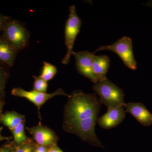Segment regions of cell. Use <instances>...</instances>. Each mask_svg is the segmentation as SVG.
Listing matches in <instances>:
<instances>
[{
    "instance_id": "obj_20",
    "label": "cell",
    "mask_w": 152,
    "mask_h": 152,
    "mask_svg": "<svg viewBox=\"0 0 152 152\" xmlns=\"http://www.w3.org/2000/svg\"><path fill=\"white\" fill-rule=\"evenodd\" d=\"M10 19V17L0 14V33L2 32L3 28L6 22Z\"/></svg>"
},
{
    "instance_id": "obj_16",
    "label": "cell",
    "mask_w": 152,
    "mask_h": 152,
    "mask_svg": "<svg viewBox=\"0 0 152 152\" xmlns=\"http://www.w3.org/2000/svg\"><path fill=\"white\" fill-rule=\"evenodd\" d=\"M25 121L22 122L13 129L10 130L13 136V142L15 144H21L28 138L25 133Z\"/></svg>"
},
{
    "instance_id": "obj_2",
    "label": "cell",
    "mask_w": 152,
    "mask_h": 152,
    "mask_svg": "<svg viewBox=\"0 0 152 152\" xmlns=\"http://www.w3.org/2000/svg\"><path fill=\"white\" fill-rule=\"evenodd\" d=\"M93 89L99 96L101 103L107 108H117L124 105L125 94L123 90L107 78L94 85Z\"/></svg>"
},
{
    "instance_id": "obj_15",
    "label": "cell",
    "mask_w": 152,
    "mask_h": 152,
    "mask_svg": "<svg viewBox=\"0 0 152 152\" xmlns=\"http://www.w3.org/2000/svg\"><path fill=\"white\" fill-rule=\"evenodd\" d=\"M10 77L7 66L0 64V101H4L6 86Z\"/></svg>"
},
{
    "instance_id": "obj_12",
    "label": "cell",
    "mask_w": 152,
    "mask_h": 152,
    "mask_svg": "<svg viewBox=\"0 0 152 152\" xmlns=\"http://www.w3.org/2000/svg\"><path fill=\"white\" fill-rule=\"evenodd\" d=\"M18 53L17 50L2 36L0 37V64L7 67L12 66Z\"/></svg>"
},
{
    "instance_id": "obj_13",
    "label": "cell",
    "mask_w": 152,
    "mask_h": 152,
    "mask_svg": "<svg viewBox=\"0 0 152 152\" xmlns=\"http://www.w3.org/2000/svg\"><path fill=\"white\" fill-rule=\"evenodd\" d=\"M110 60L107 56H94L93 69L99 82L106 78L110 66Z\"/></svg>"
},
{
    "instance_id": "obj_25",
    "label": "cell",
    "mask_w": 152,
    "mask_h": 152,
    "mask_svg": "<svg viewBox=\"0 0 152 152\" xmlns=\"http://www.w3.org/2000/svg\"><path fill=\"white\" fill-rule=\"evenodd\" d=\"M144 5L147 6V7H150L152 8V1H149L147 2L145 4H144Z\"/></svg>"
},
{
    "instance_id": "obj_22",
    "label": "cell",
    "mask_w": 152,
    "mask_h": 152,
    "mask_svg": "<svg viewBox=\"0 0 152 152\" xmlns=\"http://www.w3.org/2000/svg\"><path fill=\"white\" fill-rule=\"evenodd\" d=\"M48 152H64L61 149H60L56 145L50 147L49 148Z\"/></svg>"
},
{
    "instance_id": "obj_23",
    "label": "cell",
    "mask_w": 152,
    "mask_h": 152,
    "mask_svg": "<svg viewBox=\"0 0 152 152\" xmlns=\"http://www.w3.org/2000/svg\"><path fill=\"white\" fill-rule=\"evenodd\" d=\"M3 129V128L2 127H0V142L2 141L3 140H10L12 139L11 137H5V136L2 135L1 132Z\"/></svg>"
},
{
    "instance_id": "obj_8",
    "label": "cell",
    "mask_w": 152,
    "mask_h": 152,
    "mask_svg": "<svg viewBox=\"0 0 152 152\" xmlns=\"http://www.w3.org/2000/svg\"><path fill=\"white\" fill-rule=\"evenodd\" d=\"M76 60V66L79 73L88 79L95 84L97 83L96 77L93 71V66L94 55L88 51L73 52Z\"/></svg>"
},
{
    "instance_id": "obj_17",
    "label": "cell",
    "mask_w": 152,
    "mask_h": 152,
    "mask_svg": "<svg viewBox=\"0 0 152 152\" xmlns=\"http://www.w3.org/2000/svg\"><path fill=\"white\" fill-rule=\"evenodd\" d=\"M36 147L34 142L30 138L19 145L12 142V152H34Z\"/></svg>"
},
{
    "instance_id": "obj_10",
    "label": "cell",
    "mask_w": 152,
    "mask_h": 152,
    "mask_svg": "<svg viewBox=\"0 0 152 152\" xmlns=\"http://www.w3.org/2000/svg\"><path fill=\"white\" fill-rule=\"evenodd\" d=\"M124 105L117 108H107L105 114L98 118L97 121L101 128L110 129L122 122L126 116Z\"/></svg>"
},
{
    "instance_id": "obj_19",
    "label": "cell",
    "mask_w": 152,
    "mask_h": 152,
    "mask_svg": "<svg viewBox=\"0 0 152 152\" xmlns=\"http://www.w3.org/2000/svg\"><path fill=\"white\" fill-rule=\"evenodd\" d=\"M34 79L33 91L38 92L46 93L48 89V82L41 77L39 76H33Z\"/></svg>"
},
{
    "instance_id": "obj_7",
    "label": "cell",
    "mask_w": 152,
    "mask_h": 152,
    "mask_svg": "<svg viewBox=\"0 0 152 152\" xmlns=\"http://www.w3.org/2000/svg\"><path fill=\"white\" fill-rule=\"evenodd\" d=\"M11 94L15 97L25 98L33 103L39 111L41 107L44 104L52 98L59 95H64L69 97V95L66 94L64 90L61 88L58 89L54 92L51 94L38 92L32 91H28L20 88H15L12 90Z\"/></svg>"
},
{
    "instance_id": "obj_4",
    "label": "cell",
    "mask_w": 152,
    "mask_h": 152,
    "mask_svg": "<svg viewBox=\"0 0 152 152\" xmlns=\"http://www.w3.org/2000/svg\"><path fill=\"white\" fill-rule=\"evenodd\" d=\"M104 50L114 52L120 57L127 67L132 70L137 69V63L134 57L132 41L130 38L124 37L110 45L102 46L93 53Z\"/></svg>"
},
{
    "instance_id": "obj_6",
    "label": "cell",
    "mask_w": 152,
    "mask_h": 152,
    "mask_svg": "<svg viewBox=\"0 0 152 152\" xmlns=\"http://www.w3.org/2000/svg\"><path fill=\"white\" fill-rule=\"evenodd\" d=\"M97 119V116H95L83 120L69 128L66 132L76 134L83 141L94 146L104 148L95 132Z\"/></svg>"
},
{
    "instance_id": "obj_21",
    "label": "cell",
    "mask_w": 152,
    "mask_h": 152,
    "mask_svg": "<svg viewBox=\"0 0 152 152\" xmlns=\"http://www.w3.org/2000/svg\"><path fill=\"white\" fill-rule=\"evenodd\" d=\"M0 152H12V142L5 144L1 147Z\"/></svg>"
},
{
    "instance_id": "obj_14",
    "label": "cell",
    "mask_w": 152,
    "mask_h": 152,
    "mask_svg": "<svg viewBox=\"0 0 152 152\" xmlns=\"http://www.w3.org/2000/svg\"><path fill=\"white\" fill-rule=\"evenodd\" d=\"M24 121L25 117L15 111L5 112L2 114L1 119V123L7 127L10 130Z\"/></svg>"
},
{
    "instance_id": "obj_3",
    "label": "cell",
    "mask_w": 152,
    "mask_h": 152,
    "mask_svg": "<svg viewBox=\"0 0 152 152\" xmlns=\"http://www.w3.org/2000/svg\"><path fill=\"white\" fill-rule=\"evenodd\" d=\"M2 36L18 52L28 45L30 33L22 23L10 19L4 26Z\"/></svg>"
},
{
    "instance_id": "obj_24",
    "label": "cell",
    "mask_w": 152,
    "mask_h": 152,
    "mask_svg": "<svg viewBox=\"0 0 152 152\" xmlns=\"http://www.w3.org/2000/svg\"><path fill=\"white\" fill-rule=\"evenodd\" d=\"M5 102L4 101H0V123H1V117L2 115V111L4 106V105Z\"/></svg>"
},
{
    "instance_id": "obj_9",
    "label": "cell",
    "mask_w": 152,
    "mask_h": 152,
    "mask_svg": "<svg viewBox=\"0 0 152 152\" xmlns=\"http://www.w3.org/2000/svg\"><path fill=\"white\" fill-rule=\"evenodd\" d=\"M26 129L38 145L48 147L56 145L58 137L53 131L48 127L39 125L31 128L26 127Z\"/></svg>"
},
{
    "instance_id": "obj_1",
    "label": "cell",
    "mask_w": 152,
    "mask_h": 152,
    "mask_svg": "<svg viewBox=\"0 0 152 152\" xmlns=\"http://www.w3.org/2000/svg\"><path fill=\"white\" fill-rule=\"evenodd\" d=\"M68 97L64 114L65 131L83 120L98 117L102 103L96 94H86L77 90L69 95Z\"/></svg>"
},
{
    "instance_id": "obj_18",
    "label": "cell",
    "mask_w": 152,
    "mask_h": 152,
    "mask_svg": "<svg viewBox=\"0 0 152 152\" xmlns=\"http://www.w3.org/2000/svg\"><path fill=\"white\" fill-rule=\"evenodd\" d=\"M57 73V69L55 66L44 61L42 74L40 77L48 82L52 80Z\"/></svg>"
},
{
    "instance_id": "obj_11",
    "label": "cell",
    "mask_w": 152,
    "mask_h": 152,
    "mask_svg": "<svg viewBox=\"0 0 152 152\" xmlns=\"http://www.w3.org/2000/svg\"><path fill=\"white\" fill-rule=\"evenodd\" d=\"M126 113L131 114L141 124L149 126L152 124V113L142 103L129 102L124 104Z\"/></svg>"
},
{
    "instance_id": "obj_5",
    "label": "cell",
    "mask_w": 152,
    "mask_h": 152,
    "mask_svg": "<svg viewBox=\"0 0 152 152\" xmlns=\"http://www.w3.org/2000/svg\"><path fill=\"white\" fill-rule=\"evenodd\" d=\"M81 23L80 19L77 15L75 7L74 5L70 6L69 15L66 22L65 29V44L67 48V53L62 61L64 64L67 65L69 63L73 52L74 44L80 32Z\"/></svg>"
}]
</instances>
